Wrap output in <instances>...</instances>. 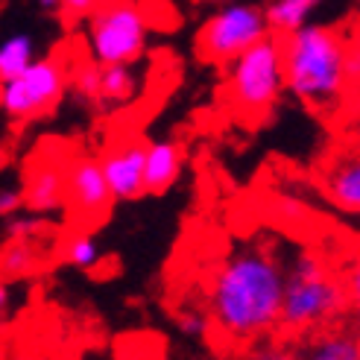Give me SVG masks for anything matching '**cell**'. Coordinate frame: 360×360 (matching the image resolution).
<instances>
[{"mask_svg": "<svg viewBox=\"0 0 360 360\" xmlns=\"http://www.w3.org/2000/svg\"><path fill=\"white\" fill-rule=\"evenodd\" d=\"M287 287V261L278 246L264 238H243L231 243L205 287V311L223 340L252 346L281 328Z\"/></svg>", "mask_w": 360, "mask_h": 360, "instance_id": "1", "label": "cell"}, {"mask_svg": "<svg viewBox=\"0 0 360 360\" xmlns=\"http://www.w3.org/2000/svg\"><path fill=\"white\" fill-rule=\"evenodd\" d=\"M352 41L354 35L334 24H308L281 39L287 91L319 115H337L352 94Z\"/></svg>", "mask_w": 360, "mask_h": 360, "instance_id": "2", "label": "cell"}, {"mask_svg": "<svg viewBox=\"0 0 360 360\" xmlns=\"http://www.w3.org/2000/svg\"><path fill=\"white\" fill-rule=\"evenodd\" d=\"M352 308L349 284L331 273V266L314 249H296L287 258V287L281 328L290 334H308L331 326Z\"/></svg>", "mask_w": 360, "mask_h": 360, "instance_id": "3", "label": "cell"}, {"mask_svg": "<svg viewBox=\"0 0 360 360\" xmlns=\"http://www.w3.org/2000/svg\"><path fill=\"white\" fill-rule=\"evenodd\" d=\"M287 91L284 77V50L281 39L266 35L264 41L249 47L226 68L223 94L226 103L238 112V117L249 123H261L278 105L281 94Z\"/></svg>", "mask_w": 360, "mask_h": 360, "instance_id": "4", "label": "cell"}, {"mask_svg": "<svg viewBox=\"0 0 360 360\" xmlns=\"http://www.w3.org/2000/svg\"><path fill=\"white\" fill-rule=\"evenodd\" d=\"M153 21L150 12L126 0L100 4L88 21H82V47L85 59L100 68L112 65H138L147 53Z\"/></svg>", "mask_w": 360, "mask_h": 360, "instance_id": "5", "label": "cell"}, {"mask_svg": "<svg viewBox=\"0 0 360 360\" xmlns=\"http://www.w3.org/2000/svg\"><path fill=\"white\" fill-rule=\"evenodd\" d=\"M266 35H273V32H269L264 6L223 4L200 24L193 47L205 62L229 68L238 56H243L249 47L264 41Z\"/></svg>", "mask_w": 360, "mask_h": 360, "instance_id": "6", "label": "cell"}, {"mask_svg": "<svg viewBox=\"0 0 360 360\" xmlns=\"http://www.w3.org/2000/svg\"><path fill=\"white\" fill-rule=\"evenodd\" d=\"M70 68L74 62L50 53L39 59L24 77L12 82H0V109L9 120L27 123L47 112H53L65 97V88L70 85Z\"/></svg>", "mask_w": 360, "mask_h": 360, "instance_id": "7", "label": "cell"}, {"mask_svg": "<svg viewBox=\"0 0 360 360\" xmlns=\"http://www.w3.org/2000/svg\"><path fill=\"white\" fill-rule=\"evenodd\" d=\"M115 202L112 188L105 182L100 158L74 155L68 158V205L65 211L79 226L100 223Z\"/></svg>", "mask_w": 360, "mask_h": 360, "instance_id": "8", "label": "cell"}, {"mask_svg": "<svg viewBox=\"0 0 360 360\" xmlns=\"http://www.w3.org/2000/svg\"><path fill=\"white\" fill-rule=\"evenodd\" d=\"M147 147H150V141L123 138L120 143L109 147L105 155H100V165L105 173V182L112 188L115 202H135L147 193V182H143Z\"/></svg>", "mask_w": 360, "mask_h": 360, "instance_id": "9", "label": "cell"}, {"mask_svg": "<svg viewBox=\"0 0 360 360\" xmlns=\"http://www.w3.org/2000/svg\"><path fill=\"white\" fill-rule=\"evenodd\" d=\"M30 214H53L68 205V161L35 155L27 161L21 179Z\"/></svg>", "mask_w": 360, "mask_h": 360, "instance_id": "10", "label": "cell"}, {"mask_svg": "<svg viewBox=\"0 0 360 360\" xmlns=\"http://www.w3.org/2000/svg\"><path fill=\"white\" fill-rule=\"evenodd\" d=\"M322 193L331 205L360 214V147H346L328 158L319 176Z\"/></svg>", "mask_w": 360, "mask_h": 360, "instance_id": "11", "label": "cell"}, {"mask_svg": "<svg viewBox=\"0 0 360 360\" xmlns=\"http://www.w3.org/2000/svg\"><path fill=\"white\" fill-rule=\"evenodd\" d=\"M182 143L173 138H155L147 147V170H143V182L147 193H165L170 191L179 176H182Z\"/></svg>", "mask_w": 360, "mask_h": 360, "instance_id": "12", "label": "cell"}, {"mask_svg": "<svg viewBox=\"0 0 360 360\" xmlns=\"http://www.w3.org/2000/svg\"><path fill=\"white\" fill-rule=\"evenodd\" d=\"M141 70L138 65H112V68H103V91H100V103L97 109L100 115H109L115 109H123L129 105L138 91H141Z\"/></svg>", "mask_w": 360, "mask_h": 360, "instance_id": "13", "label": "cell"}, {"mask_svg": "<svg viewBox=\"0 0 360 360\" xmlns=\"http://www.w3.org/2000/svg\"><path fill=\"white\" fill-rule=\"evenodd\" d=\"M302 360H360V331L328 328L302 346Z\"/></svg>", "mask_w": 360, "mask_h": 360, "instance_id": "14", "label": "cell"}, {"mask_svg": "<svg viewBox=\"0 0 360 360\" xmlns=\"http://www.w3.org/2000/svg\"><path fill=\"white\" fill-rule=\"evenodd\" d=\"M316 9V0H269L264 6L269 32L276 39H287L299 30H304L311 24V15Z\"/></svg>", "mask_w": 360, "mask_h": 360, "instance_id": "15", "label": "cell"}, {"mask_svg": "<svg viewBox=\"0 0 360 360\" xmlns=\"http://www.w3.org/2000/svg\"><path fill=\"white\" fill-rule=\"evenodd\" d=\"M39 62V44L30 32H12L0 44V82H12L24 77Z\"/></svg>", "mask_w": 360, "mask_h": 360, "instance_id": "16", "label": "cell"}, {"mask_svg": "<svg viewBox=\"0 0 360 360\" xmlns=\"http://www.w3.org/2000/svg\"><path fill=\"white\" fill-rule=\"evenodd\" d=\"M41 258H39V249H35L32 240H6L4 249H0V269H4V278H24L32 276L39 269Z\"/></svg>", "mask_w": 360, "mask_h": 360, "instance_id": "17", "label": "cell"}, {"mask_svg": "<svg viewBox=\"0 0 360 360\" xmlns=\"http://www.w3.org/2000/svg\"><path fill=\"white\" fill-rule=\"evenodd\" d=\"M62 255L65 261L74 266V269H82V273H91V269L103 261V252H100V243L94 240L91 231H74L65 246H62Z\"/></svg>", "mask_w": 360, "mask_h": 360, "instance_id": "18", "label": "cell"}, {"mask_svg": "<svg viewBox=\"0 0 360 360\" xmlns=\"http://www.w3.org/2000/svg\"><path fill=\"white\" fill-rule=\"evenodd\" d=\"M70 88L79 100H85L91 109H97L100 91H103V68L94 65L91 59H82L70 68Z\"/></svg>", "mask_w": 360, "mask_h": 360, "instance_id": "19", "label": "cell"}, {"mask_svg": "<svg viewBox=\"0 0 360 360\" xmlns=\"http://www.w3.org/2000/svg\"><path fill=\"white\" fill-rule=\"evenodd\" d=\"M173 326L176 331L188 337V340H202L214 326H211V316L205 308L200 304H182V308L173 311Z\"/></svg>", "mask_w": 360, "mask_h": 360, "instance_id": "20", "label": "cell"}, {"mask_svg": "<svg viewBox=\"0 0 360 360\" xmlns=\"http://www.w3.org/2000/svg\"><path fill=\"white\" fill-rule=\"evenodd\" d=\"M246 360H302V346H290L284 340H258L246 349Z\"/></svg>", "mask_w": 360, "mask_h": 360, "instance_id": "21", "label": "cell"}, {"mask_svg": "<svg viewBox=\"0 0 360 360\" xmlns=\"http://www.w3.org/2000/svg\"><path fill=\"white\" fill-rule=\"evenodd\" d=\"M273 211H276V220H281L284 226H299L308 220V208L299 196H290V193H276L273 200Z\"/></svg>", "mask_w": 360, "mask_h": 360, "instance_id": "22", "label": "cell"}, {"mask_svg": "<svg viewBox=\"0 0 360 360\" xmlns=\"http://www.w3.org/2000/svg\"><path fill=\"white\" fill-rule=\"evenodd\" d=\"M41 220L35 217H12V220H6V240H32L35 243V235H41Z\"/></svg>", "mask_w": 360, "mask_h": 360, "instance_id": "23", "label": "cell"}, {"mask_svg": "<svg viewBox=\"0 0 360 360\" xmlns=\"http://www.w3.org/2000/svg\"><path fill=\"white\" fill-rule=\"evenodd\" d=\"M21 208H27V200H24V188L21 185H9V188H0V217H18Z\"/></svg>", "mask_w": 360, "mask_h": 360, "instance_id": "24", "label": "cell"}, {"mask_svg": "<svg viewBox=\"0 0 360 360\" xmlns=\"http://www.w3.org/2000/svg\"><path fill=\"white\" fill-rule=\"evenodd\" d=\"M349 296H352V319H354V326L360 328V255L354 258L352 269H349Z\"/></svg>", "mask_w": 360, "mask_h": 360, "instance_id": "25", "label": "cell"}, {"mask_svg": "<svg viewBox=\"0 0 360 360\" xmlns=\"http://www.w3.org/2000/svg\"><path fill=\"white\" fill-rule=\"evenodd\" d=\"M100 6V0H62V15L70 21H88V15Z\"/></svg>", "mask_w": 360, "mask_h": 360, "instance_id": "26", "label": "cell"}, {"mask_svg": "<svg viewBox=\"0 0 360 360\" xmlns=\"http://www.w3.org/2000/svg\"><path fill=\"white\" fill-rule=\"evenodd\" d=\"M349 79H352V94H360V35H354V41H352Z\"/></svg>", "mask_w": 360, "mask_h": 360, "instance_id": "27", "label": "cell"}, {"mask_svg": "<svg viewBox=\"0 0 360 360\" xmlns=\"http://www.w3.org/2000/svg\"><path fill=\"white\" fill-rule=\"evenodd\" d=\"M9 311H12V287L9 281H4V287H0V314H4V319L9 316Z\"/></svg>", "mask_w": 360, "mask_h": 360, "instance_id": "28", "label": "cell"}, {"mask_svg": "<svg viewBox=\"0 0 360 360\" xmlns=\"http://www.w3.org/2000/svg\"><path fill=\"white\" fill-rule=\"evenodd\" d=\"M35 6H39L41 12H47V15H59L62 12V0H39Z\"/></svg>", "mask_w": 360, "mask_h": 360, "instance_id": "29", "label": "cell"}, {"mask_svg": "<svg viewBox=\"0 0 360 360\" xmlns=\"http://www.w3.org/2000/svg\"><path fill=\"white\" fill-rule=\"evenodd\" d=\"M352 138H354V143H357V147H360V109H357V115H354V120H352Z\"/></svg>", "mask_w": 360, "mask_h": 360, "instance_id": "30", "label": "cell"}]
</instances>
